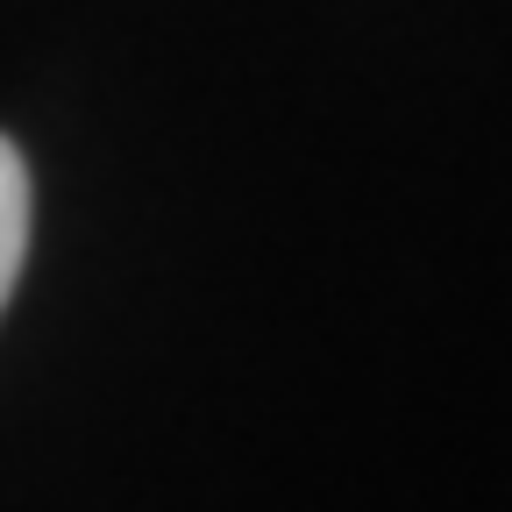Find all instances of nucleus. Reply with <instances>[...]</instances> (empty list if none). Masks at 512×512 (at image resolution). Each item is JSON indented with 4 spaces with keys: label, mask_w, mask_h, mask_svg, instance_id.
I'll list each match as a JSON object with an SVG mask.
<instances>
[{
    "label": "nucleus",
    "mask_w": 512,
    "mask_h": 512,
    "mask_svg": "<svg viewBox=\"0 0 512 512\" xmlns=\"http://www.w3.org/2000/svg\"><path fill=\"white\" fill-rule=\"evenodd\" d=\"M22 256H29V164L0 136V306L22 278Z\"/></svg>",
    "instance_id": "nucleus-1"
}]
</instances>
